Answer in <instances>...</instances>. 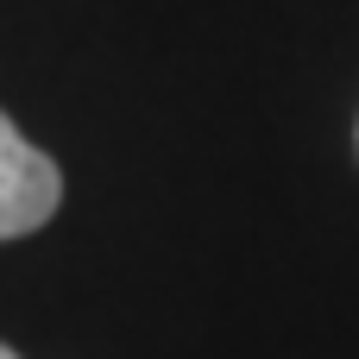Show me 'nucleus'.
<instances>
[{"label":"nucleus","mask_w":359,"mask_h":359,"mask_svg":"<svg viewBox=\"0 0 359 359\" xmlns=\"http://www.w3.org/2000/svg\"><path fill=\"white\" fill-rule=\"evenodd\" d=\"M353 145H359V133H353Z\"/></svg>","instance_id":"7ed1b4c3"},{"label":"nucleus","mask_w":359,"mask_h":359,"mask_svg":"<svg viewBox=\"0 0 359 359\" xmlns=\"http://www.w3.org/2000/svg\"><path fill=\"white\" fill-rule=\"evenodd\" d=\"M0 359H19V353H13V347H6V341H0Z\"/></svg>","instance_id":"f03ea898"},{"label":"nucleus","mask_w":359,"mask_h":359,"mask_svg":"<svg viewBox=\"0 0 359 359\" xmlns=\"http://www.w3.org/2000/svg\"><path fill=\"white\" fill-rule=\"evenodd\" d=\"M63 202V170L0 114V240L38 233Z\"/></svg>","instance_id":"f257e3e1"}]
</instances>
